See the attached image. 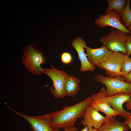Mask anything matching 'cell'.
<instances>
[{
    "label": "cell",
    "mask_w": 131,
    "mask_h": 131,
    "mask_svg": "<svg viewBox=\"0 0 131 131\" xmlns=\"http://www.w3.org/2000/svg\"><path fill=\"white\" fill-rule=\"evenodd\" d=\"M106 93V89L102 87L95 93L90 105L96 110L104 113L107 118L119 115L120 114L113 110L107 102Z\"/></svg>",
    "instance_id": "obj_9"
},
{
    "label": "cell",
    "mask_w": 131,
    "mask_h": 131,
    "mask_svg": "<svg viewBox=\"0 0 131 131\" xmlns=\"http://www.w3.org/2000/svg\"><path fill=\"white\" fill-rule=\"evenodd\" d=\"M127 1L126 0H107L106 1L108 4V7L104 14H106L112 10H115L120 14L124 9Z\"/></svg>",
    "instance_id": "obj_16"
},
{
    "label": "cell",
    "mask_w": 131,
    "mask_h": 131,
    "mask_svg": "<svg viewBox=\"0 0 131 131\" xmlns=\"http://www.w3.org/2000/svg\"><path fill=\"white\" fill-rule=\"evenodd\" d=\"M94 79L105 86L106 97L120 93L131 94V83L125 81L123 76L110 77L98 74Z\"/></svg>",
    "instance_id": "obj_3"
},
{
    "label": "cell",
    "mask_w": 131,
    "mask_h": 131,
    "mask_svg": "<svg viewBox=\"0 0 131 131\" xmlns=\"http://www.w3.org/2000/svg\"><path fill=\"white\" fill-rule=\"evenodd\" d=\"M72 45L76 50L81 62L80 71L85 72L95 71V67L92 65L89 61L86 55L84 52V48L86 45L85 41L80 37H77L73 40L72 43Z\"/></svg>",
    "instance_id": "obj_12"
},
{
    "label": "cell",
    "mask_w": 131,
    "mask_h": 131,
    "mask_svg": "<svg viewBox=\"0 0 131 131\" xmlns=\"http://www.w3.org/2000/svg\"><path fill=\"white\" fill-rule=\"evenodd\" d=\"M95 95V93L93 94L73 105H66L60 110L51 112L50 123L52 128L59 130L62 128L74 126L78 119L82 117Z\"/></svg>",
    "instance_id": "obj_1"
},
{
    "label": "cell",
    "mask_w": 131,
    "mask_h": 131,
    "mask_svg": "<svg viewBox=\"0 0 131 131\" xmlns=\"http://www.w3.org/2000/svg\"><path fill=\"white\" fill-rule=\"evenodd\" d=\"M127 34L112 27L110 29L109 33L101 37L99 41L113 52H120L126 54L125 43Z\"/></svg>",
    "instance_id": "obj_4"
},
{
    "label": "cell",
    "mask_w": 131,
    "mask_h": 131,
    "mask_svg": "<svg viewBox=\"0 0 131 131\" xmlns=\"http://www.w3.org/2000/svg\"><path fill=\"white\" fill-rule=\"evenodd\" d=\"M125 45L126 54L128 56L131 55V34H127Z\"/></svg>",
    "instance_id": "obj_20"
},
{
    "label": "cell",
    "mask_w": 131,
    "mask_h": 131,
    "mask_svg": "<svg viewBox=\"0 0 131 131\" xmlns=\"http://www.w3.org/2000/svg\"><path fill=\"white\" fill-rule=\"evenodd\" d=\"M131 71V58L124 55L123 63L121 71V76H124Z\"/></svg>",
    "instance_id": "obj_18"
},
{
    "label": "cell",
    "mask_w": 131,
    "mask_h": 131,
    "mask_svg": "<svg viewBox=\"0 0 131 131\" xmlns=\"http://www.w3.org/2000/svg\"><path fill=\"white\" fill-rule=\"evenodd\" d=\"M51 68L44 69L43 73L48 76L52 80L53 88H50V91L55 98L62 99L65 97L64 85L68 74L63 70H59L51 65Z\"/></svg>",
    "instance_id": "obj_5"
},
{
    "label": "cell",
    "mask_w": 131,
    "mask_h": 131,
    "mask_svg": "<svg viewBox=\"0 0 131 131\" xmlns=\"http://www.w3.org/2000/svg\"><path fill=\"white\" fill-rule=\"evenodd\" d=\"M64 131H78L77 128L75 126L67 127L63 128ZM54 131H62L59 129H53Z\"/></svg>",
    "instance_id": "obj_22"
},
{
    "label": "cell",
    "mask_w": 131,
    "mask_h": 131,
    "mask_svg": "<svg viewBox=\"0 0 131 131\" xmlns=\"http://www.w3.org/2000/svg\"><path fill=\"white\" fill-rule=\"evenodd\" d=\"M127 28L131 32V25H130Z\"/></svg>",
    "instance_id": "obj_26"
},
{
    "label": "cell",
    "mask_w": 131,
    "mask_h": 131,
    "mask_svg": "<svg viewBox=\"0 0 131 131\" xmlns=\"http://www.w3.org/2000/svg\"><path fill=\"white\" fill-rule=\"evenodd\" d=\"M46 61L43 53L33 45H29L25 49L22 58L23 63L31 73L39 76L41 75L44 69L41 65Z\"/></svg>",
    "instance_id": "obj_2"
},
{
    "label": "cell",
    "mask_w": 131,
    "mask_h": 131,
    "mask_svg": "<svg viewBox=\"0 0 131 131\" xmlns=\"http://www.w3.org/2000/svg\"><path fill=\"white\" fill-rule=\"evenodd\" d=\"M125 54L121 52H114L109 60L105 63L99 64L97 66L105 70L106 74L108 77H114L121 76Z\"/></svg>",
    "instance_id": "obj_8"
},
{
    "label": "cell",
    "mask_w": 131,
    "mask_h": 131,
    "mask_svg": "<svg viewBox=\"0 0 131 131\" xmlns=\"http://www.w3.org/2000/svg\"><path fill=\"white\" fill-rule=\"evenodd\" d=\"M131 0H127L126 6L120 14L121 21L124 26L127 28L131 25V10L130 8Z\"/></svg>",
    "instance_id": "obj_17"
},
{
    "label": "cell",
    "mask_w": 131,
    "mask_h": 131,
    "mask_svg": "<svg viewBox=\"0 0 131 131\" xmlns=\"http://www.w3.org/2000/svg\"><path fill=\"white\" fill-rule=\"evenodd\" d=\"M115 116L108 118L98 129V131H128L129 128L124 122L117 120Z\"/></svg>",
    "instance_id": "obj_14"
},
{
    "label": "cell",
    "mask_w": 131,
    "mask_h": 131,
    "mask_svg": "<svg viewBox=\"0 0 131 131\" xmlns=\"http://www.w3.org/2000/svg\"><path fill=\"white\" fill-rule=\"evenodd\" d=\"M95 23L99 28L110 26L126 34H131V32L121 23L120 14L115 10H112L106 14L100 15L99 18L95 20Z\"/></svg>",
    "instance_id": "obj_6"
},
{
    "label": "cell",
    "mask_w": 131,
    "mask_h": 131,
    "mask_svg": "<svg viewBox=\"0 0 131 131\" xmlns=\"http://www.w3.org/2000/svg\"><path fill=\"white\" fill-rule=\"evenodd\" d=\"M80 83L78 78L74 75L68 74L64 85L65 96L71 97L77 94L80 89Z\"/></svg>",
    "instance_id": "obj_15"
},
{
    "label": "cell",
    "mask_w": 131,
    "mask_h": 131,
    "mask_svg": "<svg viewBox=\"0 0 131 131\" xmlns=\"http://www.w3.org/2000/svg\"></svg>",
    "instance_id": "obj_27"
},
{
    "label": "cell",
    "mask_w": 131,
    "mask_h": 131,
    "mask_svg": "<svg viewBox=\"0 0 131 131\" xmlns=\"http://www.w3.org/2000/svg\"><path fill=\"white\" fill-rule=\"evenodd\" d=\"M97 129L91 127H84V128L79 131H97Z\"/></svg>",
    "instance_id": "obj_23"
},
{
    "label": "cell",
    "mask_w": 131,
    "mask_h": 131,
    "mask_svg": "<svg viewBox=\"0 0 131 131\" xmlns=\"http://www.w3.org/2000/svg\"><path fill=\"white\" fill-rule=\"evenodd\" d=\"M131 97V94L120 93L112 96L106 97V99L111 107L115 111L120 114V116L123 117L131 113L126 111L123 107V105L126 103Z\"/></svg>",
    "instance_id": "obj_13"
},
{
    "label": "cell",
    "mask_w": 131,
    "mask_h": 131,
    "mask_svg": "<svg viewBox=\"0 0 131 131\" xmlns=\"http://www.w3.org/2000/svg\"><path fill=\"white\" fill-rule=\"evenodd\" d=\"M123 117L125 119L124 123L128 126L131 131V114L125 115Z\"/></svg>",
    "instance_id": "obj_21"
},
{
    "label": "cell",
    "mask_w": 131,
    "mask_h": 131,
    "mask_svg": "<svg viewBox=\"0 0 131 131\" xmlns=\"http://www.w3.org/2000/svg\"><path fill=\"white\" fill-rule=\"evenodd\" d=\"M123 76L125 81L129 82H131V71L127 75Z\"/></svg>",
    "instance_id": "obj_24"
},
{
    "label": "cell",
    "mask_w": 131,
    "mask_h": 131,
    "mask_svg": "<svg viewBox=\"0 0 131 131\" xmlns=\"http://www.w3.org/2000/svg\"><path fill=\"white\" fill-rule=\"evenodd\" d=\"M81 123L84 127L98 129L108 119L90 105L86 109Z\"/></svg>",
    "instance_id": "obj_11"
},
{
    "label": "cell",
    "mask_w": 131,
    "mask_h": 131,
    "mask_svg": "<svg viewBox=\"0 0 131 131\" xmlns=\"http://www.w3.org/2000/svg\"><path fill=\"white\" fill-rule=\"evenodd\" d=\"M126 106L128 110H131V97L126 103Z\"/></svg>",
    "instance_id": "obj_25"
},
{
    "label": "cell",
    "mask_w": 131,
    "mask_h": 131,
    "mask_svg": "<svg viewBox=\"0 0 131 131\" xmlns=\"http://www.w3.org/2000/svg\"><path fill=\"white\" fill-rule=\"evenodd\" d=\"M8 108L18 115L26 120L30 123L32 131H54L50 123V114L47 113L38 116H30L24 115Z\"/></svg>",
    "instance_id": "obj_7"
},
{
    "label": "cell",
    "mask_w": 131,
    "mask_h": 131,
    "mask_svg": "<svg viewBox=\"0 0 131 131\" xmlns=\"http://www.w3.org/2000/svg\"><path fill=\"white\" fill-rule=\"evenodd\" d=\"M61 60L62 63L65 64H68L72 62L73 57L70 53L68 52H65L61 54Z\"/></svg>",
    "instance_id": "obj_19"
},
{
    "label": "cell",
    "mask_w": 131,
    "mask_h": 131,
    "mask_svg": "<svg viewBox=\"0 0 131 131\" xmlns=\"http://www.w3.org/2000/svg\"><path fill=\"white\" fill-rule=\"evenodd\" d=\"M84 48L89 61L94 66L107 62L111 58L113 53L103 45L97 48H91L86 45Z\"/></svg>",
    "instance_id": "obj_10"
}]
</instances>
